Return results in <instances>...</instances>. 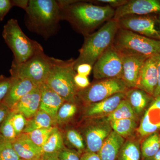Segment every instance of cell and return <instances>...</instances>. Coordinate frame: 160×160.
<instances>
[{
	"label": "cell",
	"instance_id": "47",
	"mask_svg": "<svg viewBox=\"0 0 160 160\" xmlns=\"http://www.w3.org/2000/svg\"><path fill=\"white\" fill-rule=\"evenodd\" d=\"M5 140H6L4 138V137L2 136V135L0 133V144L2 142L4 141H5Z\"/></svg>",
	"mask_w": 160,
	"mask_h": 160
},
{
	"label": "cell",
	"instance_id": "45",
	"mask_svg": "<svg viewBox=\"0 0 160 160\" xmlns=\"http://www.w3.org/2000/svg\"><path fill=\"white\" fill-rule=\"evenodd\" d=\"M41 160H59L58 153H44Z\"/></svg>",
	"mask_w": 160,
	"mask_h": 160
},
{
	"label": "cell",
	"instance_id": "15",
	"mask_svg": "<svg viewBox=\"0 0 160 160\" xmlns=\"http://www.w3.org/2000/svg\"><path fill=\"white\" fill-rule=\"evenodd\" d=\"M160 130V95L154 98L144 113L139 127V134L142 137L149 136Z\"/></svg>",
	"mask_w": 160,
	"mask_h": 160
},
{
	"label": "cell",
	"instance_id": "44",
	"mask_svg": "<svg viewBox=\"0 0 160 160\" xmlns=\"http://www.w3.org/2000/svg\"><path fill=\"white\" fill-rule=\"evenodd\" d=\"M12 1L13 6H17L25 10L28 6L29 0H12Z\"/></svg>",
	"mask_w": 160,
	"mask_h": 160
},
{
	"label": "cell",
	"instance_id": "31",
	"mask_svg": "<svg viewBox=\"0 0 160 160\" xmlns=\"http://www.w3.org/2000/svg\"><path fill=\"white\" fill-rule=\"evenodd\" d=\"M54 127L36 129L27 134L34 144L42 148L48 140Z\"/></svg>",
	"mask_w": 160,
	"mask_h": 160
},
{
	"label": "cell",
	"instance_id": "24",
	"mask_svg": "<svg viewBox=\"0 0 160 160\" xmlns=\"http://www.w3.org/2000/svg\"><path fill=\"white\" fill-rule=\"evenodd\" d=\"M65 146L73 149L82 155L86 152V145L82 134L78 130L74 129H68L62 132Z\"/></svg>",
	"mask_w": 160,
	"mask_h": 160
},
{
	"label": "cell",
	"instance_id": "1",
	"mask_svg": "<svg viewBox=\"0 0 160 160\" xmlns=\"http://www.w3.org/2000/svg\"><path fill=\"white\" fill-rule=\"evenodd\" d=\"M61 19L69 22L78 32L85 36L114 17L115 10L108 6L94 5L85 1H58Z\"/></svg>",
	"mask_w": 160,
	"mask_h": 160
},
{
	"label": "cell",
	"instance_id": "20",
	"mask_svg": "<svg viewBox=\"0 0 160 160\" xmlns=\"http://www.w3.org/2000/svg\"><path fill=\"white\" fill-rule=\"evenodd\" d=\"M40 98L38 86L23 97L11 110L22 113L27 119L30 118L39 110Z\"/></svg>",
	"mask_w": 160,
	"mask_h": 160
},
{
	"label": "cell",
	"instance_id": "4",
	"mask_svg": "<svg viewBox=\"0 0 160 160\" xmlns=\"http://www.w3.org/2000/svg\"><path fill=\"white\" fill-rule=\"evenodd\" d=\"M73 59L62 60L53 58L51 69L46 83L67 102H77L78 88L76 85Z\"/></svg>",
	"mask_w": 160,
	"mask_h": 160
},
{
	"label": "cell",
	"instance_id": "37",
	"mask_svg": "<svg viewBox=\"0 0 160 160\" xmlns=\"http://www.w3.org/2000/svg\"><path fill=\"white\" fill-rule=\"evenodd\" d=\"M11 0H0V21H2L5 16L13 7Z\"/></svg>",
	"mask_w": 160,
	"mask_h": 160
},
{
	"label": "cell",
	"instance_id": "35",
	"mask_svg": "<svg viewBox=\"0 0 160 160\" xmlns=\"http://www.w3.org/2000/svg\"><path fill=\"white\" fill-rule=\"evenodd\" d=\"M82 155L73 149L65 147L58 153L59 160H81Z\"/></svg>",
	"mask_w": 160,
	"mask_h": 160
},
{
	"label": "cell",
	"instance_id": "2",
	"mask_svg": "<svg viewBox=\"0 0 160 160\" xmlns=\"http://www.w3.org/2000/svg\"><path fill=\"white\" fill-rule=\"evenodd\" d=\"M25 11V24L29 31L45 39L57 33L61 21L58 1L29 0Z\"/></svg>",
	"mask_w": 160,
	"mask_h": 160
},
{
	"label": "cell",
	"instance_id": "3",
	"mask_svg": "<svg viewBox=\"0 0 160 160\" xmlns=\"http://www.w3.org/2000/svg\"><path fill=\"white\" fill-rule=\"evenodd\" d=\"M119 29L118 21L112 19L98 31L85 36L82 46L79 50V55L74 61V69L82 64L93 67L101 55L112 45Z\"/></svg>",
	"mask_w": 160,
	"mask_h": 160
},
{
	"label": "cell",
	"instance_id": "25",
	"mask_svg": "<svg viewBox=\"0 0 160 160\" xmlns=\"http://www.w3.org/2000/svg\"><path fill=\"white\" fill-rule=\"evenodd\" d=\"M66 147L62 131L58 127L55 126L42 148L44 153H58Z\"/></svg>",
	"mask_w": 160,
	"mask_h": 160
},
{
	"label": "cell",
	"instance_id": "18",
	"mask_svg": "<svg viewBox=\"0 0 160 160\" xmlns=\"http://www.w3.org/2000/svg\"><path fill=\"white\" fill-rule=\"evenodd\" d=\"M12 143L21 159H42L44 154L42 148L34 144L27 133H22L19 135Z\"/></svg>",
	"mask_w": 160,
	"mask_h": 160
},
{
	"label": "cell",
	"instance_id": "42",
	"mask_svg": "<svg viewBox=\"0 0 160 160\" xmlns=\"http://www.w3.org/2000/svg\"><path fill=\"white\" fill-rule=\"evenodd\" d=\"M158 84L153 97L160 95V54L157 56Z\"/></svg>",
	"mask_w": 160,
	"mask_h": 160
},
{
	"label": "cell",
	"instance_id": "14",
	"mask_svg": "<svg viewBox=\"0 0 160 160\" xmlns=\"http://www.w3.org/2000/svg\"><path fill=\"white\" fill-rule=\"evenodd\" d=\"M122 80L129 89L136 88L140 71L145 61L148 58L134 55L122 54Z\"/></svg>",
	"mask_w": 160,
	"mask_h": 160
},
{
	"label": "cell",
	"instance_id": "32",
	"mask_svg": "<svg viewBox=\"0 0 160 160\" xmlns=\"http://www.w3.org/2000/svg\"><path fill=\"white\" fill-rule=\"evenodd\" d=\"M12 112L11 110L5 120L0 126V133L6 141L12 142L16 138L15 131L12 123L11 117Z\"/></svg>",
	"mask_w": 160,
	"mask_h": 160
},
{
	"label": "cell",
	"instance_id": "21",
	"mask_svg": "<svg viewBox=\"0 0 160 160\" xmlns=\"http://www.w3.org/2000/svg\"><path fill=\"white\" fill-rule=\"evenodd\" d=\"M125 138L113 131L104 142L97 154L101 160H117Z\"/></svg>",
	"mask_w": 160,
	"mask_h": 160
},
{
	"label": "cell",
	"instance_id": "28",
	"mask_svg": "<svg viewBox=\"0 0 160 160\" xmlns=\"http://www.w3.org/2000/svg\"><path fill=\"white\" fill-rule=\"evenodd\" d=\"M77 109L76 102H65L58 112L55 121V126H62L68 123L74 117Z\"/></svg>",
	"mask_w": 160,
	"mask_h": 160
},
{
	"label": "cell",
	"instance_id": "34",
	"mask_svg": "<svg viewBox=\"0 0 160 160\" xmlns=\"http://www.w3.org/2000/svg\"><path fill=\"white\" fill-rule=\"evenodd\" d=\"M12 123L18 136L22 133L26 126L27 119L24 116V115L20 112L12 111Z\"/></svg>",
	"mask_w": 160,
	"mask_h": 160
},
{
	"label": "cell",
	"instance_id": "43",
	"mask_svg": "<svg viewBox=\"0 0 160 160\" xmlns=\"http://www.w3.org/2000/svg\"><path fill=\"white\" fill-rule=\"evenodd\" d=\"M81 160H101L97 153L84 152L81 156Z\"/></svg>",
	"mask_w": 160,
	"mask_h": 160
},
{
	"label": "cell",
	"instance_id": "5",
	"mask_svg": "<svg viewBox=\"0 0 160 160\" xmlns=\"http://www.w3.org/2000/svg\"><path fill=\"white\" fill-rule=\"evenodd\" d=\"M2 36L13 53L12 62L16 64L25 62L43 49L39 43L29 38L24 33L17 20L15 19H10L4 26Z\"/></svg>",
	"mask_w": 160,
	"mask_h": 160
},
{
	"label": "cell",
	"instance_id": "22",
	"mask_svg": "<svg viewBox=\"0 0 160 160\" xmlns=\"http://www.w3.org/2000/svg\"><path fill=\"white\" fill-rule=\"evenodd\" d=\"M152 98H154L153 97L137 88L129 89L126 92V99L130 104L136 116L142 113Z\"/></svg>",
	"mask_w": 160,
	"mask_h": 160
},
{
	"label": "cell",
	"instance_id": "33",
	"mask_svg": "<svg viewBox=\"0 0 160 160\" xmlns=\"http://www.w3.org/2000/svg\"><path fill=\"white\" fill-rule=\"evenodd\" d=\"M10 141H5L0 144V160H21Z\"/></svg>",
	"mask_w": 160,
	"mask_h": 160
},
{
	"label": "cell",
	"instance_id": "23",
	"mask_svg": "<svg viewBox=\"0 0 160 160\" xmlns=\"http://www.w3.org/2000/svg\"><path fill=\"white\" fill-rule=\"evenodd\" d=\"M54 126L52 118L46 112L39 110L35 115L27 119L22 133H28L36 129L49 128Z\"/></svg>",
	"mask_w": 160,
	"mask_h": 160
},
{
	"label": "cell",
	"instance_id": "19",
	"mask_svg": "<svg viewBox=\"0 0 160 160\" xmlns=\"http://www.w3.org/2000/svg\"><path fill=\"white\" fill-rule=\"evenodd\" d=\"M10 77L12 80L11 86L2 103L11 110L23 97L38 86L27 79L11 76Z\"/></svg>",
	"mask_w": 160,
	"mask_h": 160
},
{
	"label": "cell",
	"instance_id": "13",
	"mask_svg": "<svg viewBox=\"0 0 160 160\" xmlns=\"http://www.w3.org/2000/svg\"><path fill=\"white\" fill-rule=\"evenodd\" d=\"M157 84V56H156L148 58L145 61L140 71L136 88L153 97Z\"/></svg>",
	"mask_w": 160,
	"mask_h": 160
},
{
	"label": "cell",
	"instance_id": "40",
	"mask_svg": "<svg viewBox=\"0 0 160 160\" xmlns=\"http://www.w3.org/2000/svg\"><path fill=\"white\" fill-rule=\"evenodd\" d=\"M97 3H102L106 4L112 8H118L123 6L128 2V0H98L95 1Z\"/></svg>",
	"mask_w": 160,
	"mask_h": 160
},
{
	"label": "cell",
	"instance_id": "29",
	"mask_svg": "<svg viewBox=\"0 0 160 160\" xmlns=\"http://www.w3.org/2000/svg\"><path fill=\"white\" fill-rule=\"evenodd\" d=\"M136 115L128 101L125 98L122 100L118 107L106 117L109 121L123 119H136Z\"/></svg>",
	"mask_w": 160,
	"mask_h": 160
},
{
	"label": "cell",
	"instance_id": "27",
	"mask_svg": "<svg viewBox=\"0 0 160 160\" xmlns=\"http://www.w3.org/2000/svg\"><path fill=\"white\" fill-rule=\"evenodd\" d=\"M141 149L135 141H127L120 149L117 160H141Z\"/></svg>",
	"mask_w": 160,
	"mask_h": 160
},
{
	"label": "cell",
	"instance_id": "6",
	"mask_svg": "<svg viewBox=\"0 0 160 160\" xmlns=\"http://www.w3.org/2000/svg\"><path fill=\"white\" fill-rule=\"evenodd\" d=\"M112 45L123 55H134L146 58L160 54V41L133 32L119 29Z\"/></svg>",
	"mask_w": 160,
	"mask_h": 160
},
{
	"label": "cell",
	"instance_id": "7",
	"mask_svg": "<svg viewBox=\"0 0 160 160\" xmlns=\"http://www.w3.org/2000/svg\"><path fill=\"white\" fill-rule=\"evenodd\" d=\"M53 58L40 50L25 62L20 64L12 62L10 71L11 76L30 80L37 86L45 83L51 69Z\"/></svg>",
	"mask_w": 160,
	"mask_h": 160
},
{
	"label": "cell",
	"instance_id": "30",
	"mask_svg": "<svg viewBox=\"0 0 160 160\" xmlns=\"http://www.w3.org/2000/svg\"><path fill=\"white\" fill-rule=\"evenodd\" d=\"M112 130L123 138L131 134L137 126L136 119H123L109 121Z\"/></svg>",
	"mask_w": 160,
	"mask_h": 160
},
{
	"label": "cell",
	"instance_id": "41",
	"mask_svg": "<svg viewBox=\"0 0 160 160\" xmlns=\"http://www.w3.org/2000/svg\"><path fill=\"white\" fill-rule=\"evenodd\" d=\"M11 110L3 103L0 104V126L9 115Z\"/></svg>",
	"mask_w": 160,
	"mask_h": 160
},
{
	"label": "cell",
	"instance_id": "12",
	"mask_svg": "<svg viewBox=\"0 0 160 160\" xmlns=\"http://www.w3.org/2000/svg\"><path fill=\"white\" fill-rule=\"evenodd\" d=\"M160 15V0H130L117 8L113 19L117 20L127 15Z\"/></svg>",
	"mask_w": 160,
	"mask_h": 160
},
{
	"label": "cell",
	"instance_id": "17",
	"mask_svg": "<svg viewBox=\"0 0 160 160\" xmlns=\"http://www.w3.org/2000/svg\"><path fill=\"white\" fill-rule=\"evenodd\" d=\"M41 98L40 110L46 112L54 123L58 112L66 101L52 90L46 83L39 85Z\"/></svg>",
	"mask_w": 160,
	"mask_h": 160
},
{
	"label": "cell",
	"instance_id": "48",
	"mask_svg": "<svg viewBox=\"0 0 160 160\" xmlns=\"http://www.w3.org/2000/svg\"><path fill=\"white\" fill-rule=\"evenodd\" d=\"M158 22L159 26L160 29V15H158Z\"/></svg>",
	"mask_w": 160,
	"mask_h": 160
},
{
	"label": "cell",
	"instance_id": "36",
	"mask_svg": "<svg viewBox=\"0 0 160 160\" xmlns=\"http://www.w3.org/2000/svg\"><path fill=\"white\" fill-rule=\"evenodd\" d=\"M11 77H7L3 75H0V104L2 102L8 93L11 86Z\"/></svg>",
	"mask_w": 160,
	"mask_h": 160
},
{
	"label": "cell",
	"instance_id": "39",
	"mask_svg": "<svg viewBox=\"0 0 160 160\" xmlns=\"http://www.w3.org/2000/svg\"><path fill=\"white\" fill-rule=\"evenodd\" d=\"M92 69V66L88 64H82L75 69L77 73L81 75L88 77Z\"/></svg>",
	"mask_w": 160,
	"mask_h": 160
},
{
	"label": "cell",
	"instance_id": "46",
	"mask_svg": "<svg viewBox=\"0 0 160 160\" xmlns=\"http://www.w3.org/2000/svg\"><path fill=\"white\" fill-rule=\"evenodd\" d=\"M150 160H160V149Z\"/></svg>",
	"mask_w": 160,
	"mask_h": 160
},
{
	"label": "cell",
	"instance_id": "26",
	"mask_svg": "<svg viewBox=\"0 0 160 160\" xmlns=\"http://www.w3.org/2000/svg\"><path fill=\"white\" fill-rule=\"evenodd\" d=\"M160 149V135L157 132L148 136L141 146L144 160H150Z\"/></svg>",
	"mask_w": 160,
	"mask_h": 160
},
{
	"label": "cell",
	"instance_id": "11",
	"mask_svg": "<svg viewBox=\"0 0 160 160\" xmlns=\"http://www.w3.org/2000/svg\"><path fill=\"white\" fill-rule=\"evenodd\" d=\"M157 15L126 16L118 20L120 29H126L160 41V29Z\"/></svg>",
	"mask_w": 160,
	"mask_h": 160
},
{
	"label": "cell",
	"instance_id": "16",
	"mask_svg": "<svg viewBox=\"0 0 160 160\" xmlns=\"http://www.w3.org/2000/svg\"><path fill=\"white\" fill-rule=\"evenodd\" d=\"M125 98L126 92H120L98 102L85 106L84 116L89 118L106 117L114 111Z\"/></svg>",
	"mask_w": 160,
	"mask_h": 160
},
{
	"label": "cell",
	"instance_id": "9",
	"mask_svg": "<svg viewBox=\"0 0 160 160\" xmlns=\"http://www.w3.org/2000/svg\"><path fill=\"white\" fill-rule=\"evenodd\" d=\"M89 118L79 131L84 138L86 152L97 153L112 129L106 117Z\"/></svg>",
	"mask_w": 160,
	"mask_h": 160
},
{
	"label": "cell",
	"instance_id": "49",
	"mask_svg": "<svg viewBox=\"0 0 160 160\" xmlns=\"http://www.w3.org/2000/svg\"><path fill=\"white\" fill-rule=\"evenodd\" d=\"M21 160H22V159H21Z\"/></svg>",
	"mask_w": 160,
	"mask_h": 160
},
{
	"label": "cell",
	"instance_id": "38",
	"mask_svg": "<svg viewBox=\"0 0 160 160\" xmlns=\"http://www.w3.org/2000/svg\"><path fill=\"white\" fill-rule=\"evenodd\" d=\"M74 82L79 89H85L88 87L90 84L88 77L81 75L77 73L75 76Z\"/></svg>",
	"mask_w": 160,
	"mask_h": 160
},
{
	"label": "cell",
	"instance_id": "8",
	"mask_svg": "<svg viewBox=\"0 0 160 160\" xmlns=\"http://www.w3.org/2000/svg\"><path fill=\"white\" fill-rule=\"evenodd\" d=\"M96 80L85 89H78L77 101L86 106L106 99L116 93L126 92L129 89L121 79Z\"/></svg>",
	"mask_w": 160,
	"mask_h": 160
},
{
	"label": "cell",
	"instance_id": "10",
	"mask_svg": "<svg viewBox=\"0 0 160 160\" xmlns=\"http://www.w3.org/2000/svg\"><path fill=\"white\" fill-rule=\"evenodd\" d=\"M96 80L119 78L122 79V55L113 45L109 46L101 55L92 67Z\"/></svg>",
	"mask_w": 160,
	"mask_h": 160
}]
</instances>
